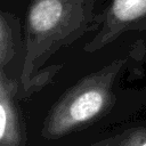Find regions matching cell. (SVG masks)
Masks as SVG:
<instances>
[{"label":"cell","mask_w":146,"mask_h":146,"mask_svg":"<svg viewBox=\"0 0 146 146\" xmlns=\"http://www.w3.org/2000/svg\"><path fill=\"white\" fill-rule=\"evenodd\" d=\"M17 82L0 70V146H22L23 135L18 110L14 103Z\"/></svg>","instance_id":"277c9868"},{"label":"cell","mask_w":146,"mask_h":146,"mask_svg":"<svg viewBox=\"0 0 146 146\" xmlns=\"http://www.w3.org/2000/svg\"><path fill=\"white\" fill-rule=\"evenodd\" d=\"M14 39L13 31L10 25L5 18V15H1L0 19V66L1 68L13 58L14 56Z\"/></svg>","instance_id":"5b68a950"},{"label":"cell","mask_w":146,"mask_h":146,"mask_svg":"<svg viewBox=\"0 0 146 146\" xmlns=\"http://www.w3.org/2000/svg\"><path fill=\"white\" fill-rule=\"evenodd\" d=\"M102 146H146V128L131 129L121 133L111 141H104Z\"/></svg>","instance_id":"8992f818"},{"label":"cell","mask_w":146,"mask_h":146,"mask_svg":"<svg viewBox=\"0 0 146 146\" xmlns=\"http://www.w3.org/2000/svg\"><path fill=\"white\" fill-rule=\"evenodd\" d=\"M146 18V0H113L102 32L92 41L91 50L105 46L121 32Z\"/></svg>","instance_id":"3957f363"},{"label":"cell","mask_w":146,"mask_h":146,"mask_svg":"<svg viewBox=\"0 0 146 146\" xmlns=\"http://www.w3.org/2000/svg\"><path fill=\"white\" fill-rule=\"evenodd\" d=\"M83 0H32L25 25L24 64L21 81L32 87L35 62L78 36L87 22Z\"/></svg>","instance_id":"6da1fadb"},{"label":"cell","mask_w":146,"mask_h":146,"mask_svg":"<svg viewBox=\"0 0 146 146\" xmlns=\"http://www.w3.org/2000/svg\"><path fill=\"white\" fill-rule=\"evenodd\" d=\"M124 63V59H116L66 90L46 116L41 130L42 137L57 139L68 135L108 110L113 100L114 81Z\"/></svg>","instance_id":"7a4b0ae2"}]
</instances>
